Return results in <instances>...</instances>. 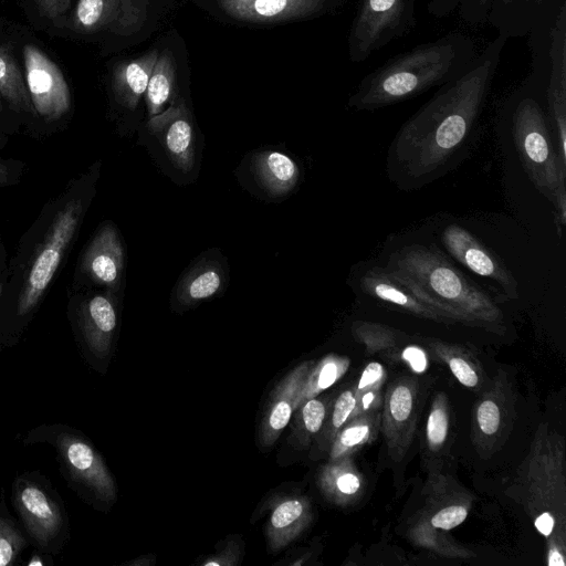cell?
I'll return each mask as SVG.
<instances>
[{"label":"cell","instance_id":"obj_1","mask_svg":"<svg viewBox=\"0 0 566 566\" xmlns=\"http://www.w3.org/2000/svg\"><path fill=\"white\" fill-rule=\"evenodd\" d=\"M506 41L497 34L400 127L389 153L400 181L409 187L426 184L464 144L486 102Z\"/></svg>","mask_w":566,"mask_h":566},{"label":"cell","instance_id":"obj_2","mask_svg":"<svg viewBox=\"0 0 566 566\" xmlns=\"http://www.w3.org/2000/svg\"><path fill=\"white\" fill-rule=\"evenodd\" d=\"M476 54L471 36L459 31L420 43L367 73L348 106L375 111L413 98L462 74Z\"/></svg>","mask_w":566,"mask_h":566},{"label":"cell","instance_id":"obj_3","mask_svg":"<svg viewBox=\"0 0 566 566\" xmlns=\"http://www.w3.org/2000/svg\"><path fill=\"white\" fill-rule=\"evenodd\" d=\"M385 269L452 323L503 328L504 316L497 305L434 248L405 245L389 256Z\"/></svg>","mask_w":566,"mask_h":566},{"label":"cell","instance_id":"obj_4","mask_svg":"<svg viewBox=\"0 0 566 566\" xmlns=\"http://www.w3.org/2000/svg\"><path fill=\"white\" fill-rule=\"evenodd\" d=\"M531 71L523 84L542 101L566 167V0H552L527 33Z\"/></svg>","mask_w":566,"mask_h":566},{"label":"cell","instance_id":"obj_5","mask_svg":"<svg viewBox=\"0 0 566 566\" xmlns=\"http://www.w3.org/2000/svg\"><path fill=\"white\" fill-rule=\"evenodd\" d=\"M507 112L515 149L530 180L566 222V168L560 164L546 111L525 84L511 96Z\"/></svg>","mask_w":566,"mask_h":566},{"label":"cell","instance_id":"obj_6","mask_svg":"<svg viewBox=\"0 0 566 566\" xmlns=\"http://www.w3.org/2000/svg\"><path fill=\"white\" fill-rule=\"evenodd\" d=\"M40 443L53 449L67 488L84 502L95 509L107 507L115 502V480L83 432L66 423H40L27 431L22 444Z\"/></svg>","mask_w":566,"mask_h":566},{"label":"cell","instance_id":"obj_7","mask_svg":"<svg viewBox=\"0 0 566 566\" xmlns=\"http://www.w3.org/2000/svg\"><path fill=\"white\" fill-rule=\"evenodd\" d=\"M138 145L174 184L186 186L197 180L205 142L190 108L180 97L160 114L147 118Z\"/></svg>","mask_w":566,"mask_h":566},{"label":"cell","instance_id":"obj_8","mask_svg":"<svg viewBox=\"0 0 566 566\" xmlns=\"http://www.w3.org/2000/svg\"><path fill=\"white\" fill-rule=\"evenodd\" d=\"M11 503L36 552L60 554L71 538L70 520L62 497L40 471L17 474L11 484Z\"/></svg>","mask_w":566,"mask_h":566},{"label":"cell","instance_id":"obj_9","mask_svg":"<svg viewBox=\"0 0 566 566\" xmlns=\"http://www.w3.org/2000/svg\"><path fill=\"white\" fill-rule=\"evenodd\" d=\"M416 23V0H358L348 33L350 60L365 62Z\"/></svg>","mask_w":566,"mask_h":566},{"label":"cell","instance_id":"obj_10","mask_svg":"<svg viewBox=\"0 0 566 566\" xmlns=\"http://www.w3.org/2000/svg\"><path fill=\"white\" fill-rule=\"evenodd\" d=\"M83 212L80 199L69 201L56 214L49 234L33 260L18 301V315L29 314L55 274Z\"/></svg>","mask_w":566,"mask_h":566},{"label":"cell","instance_id":"obj_11","mask_svg":"<svg viewBox=\"0 0 566 566\" xmlns=\"http://www.w3.org/2000/svg\"><path fill=\"white\" fill-rule=\"evenodd\" d=\"M24 81L38 115L55 120L67 113L71 93L60 67L41 49L25 44L22 50Z\"/></svg>","mask_w":566,"mask_h":566},{"label":"cell","instance_id":"obj_12","mask_svg":"<svg viewBox=\"0 0 566 566\" xmlns=\"http://www.w3.org/2000/svg\"><path fill=\"white\" fill-rule=\"evenodd\" d=\"M118 324L115 293L107 291L85 300L76 313L77 344L84 359L101 368L111 355Z\"/></svg>","mask_w":566,"mask_h":566},{"label":"cell","instance_id":"obj_13","mask_svg":"<svg viewBox=\"0 0 566 566\" xmlns=\"http://www.w3.org/2000/svg\"><path fill=\"white\" fill-rule=\"evenodd\" d=\"M420 385L412 377L395 379L384 394L381 427L388 452L400 460L408 451L416 430Z\"/></svg>","mask_w":566,"mask_h":566},{"label":"cell","instance_id":"obj_14","mask_svg":"<svg viewBox=\"0 0 566 566\" xmlns=\"http://www.w3.org/2000/svg\"><path fill=\"white\" fill-rule=\"evenodd\" d=\"M151 0H77L72 27L76 32L129 36L147 20Z\"/></svg>","mask_w":566,"mask_h":566},{"label":"cell","instance_id":"obj_15","mask_svg":"<svg viewBox=\"0 0 566 566\" xmlns=\"http://www.w3.org/2000/svg\"><path fill=\"white\" fill-rule=\"evenodd\" d=\"M229 284V264L219 249L198 255L180 274L170 294L174 310L186 311L220 296Z\"/></svg>","mask_w":566,"mask_h":566},{"label":"cell","instance_id":"obj_16","mask_svg":"<svg viewBox=\"0 0 566 566\" xmlns=\"http://www.w3.org/2000/svg\"><path fill=\"white\" fill-rule=\"evenodd\" d=\"M513 390L505 375L499 374L479 397L472 420V440L484 455L504 440L513 422Z\"/></svg>","mask_w":566,"mask_h":566},{"label":"cell","instance_id":"obj_17","mask_svg":"<svg viewBox=\"0 0 566 566\" xmlns=\"http://www.w3.org/2000/svg\"><path fill=\"white\" fill-rule=\"evenodd\" d=\"M244 164V186L262 199H284L301 180L296 159L277 148L258 149L247 157Z\"/></svg>","mask_w":566,"mask_h":566},{"label":"cell","instance_id":"obj_18","mask_svg":"<svg viewBox=\"0 0 566 566\" xmlns=\"http://www.w3.org/2000/svg\"><path fill=\"white\" fill-rule=\"evenodd\" d=\"M447 251L475 274L495 282L510 298L518 297L517 282L505 264L471 232L458 224L448 226L441 235Z\"/></svg>","mask_w":566,"mask_h":566},{"label":"cell","instance_id":"obj_19","mask_svg":"<svg viewBox=\"0 0 566 566\" xmlns=\"http://www.w3.org/2000/svg\"><path fill=\"white\" fill-rule=\"evenodd\" d=\"M83 266L95 283L114 293L119 291L125 271V249L120 233L112 222L104 223L92 239Z\"/></svg>","mask_w":566,"mask_h":566},{"label":"cell","instance_id":"obj_20","mask_svg":"<svg viewBox=\"0 0 566 566\" xmlns=\"http://www.w3.org/2000/svg\"><path fill=\"white\" fill-rule=\"evenodd\" d=\"M313 361H305L290 371L274 388L262 421L260 441L263 446H272L289 424L295 409L297 398Z\"/></svg>","mask_w":566,"mask_h":566},{"label":"cell","instance_id":"obj_21","mask_svg":"<svg viewBox=\"0 0 566 566\" xmlns=\"http://www.w3.org/2000/svg\"><path fill=\"white\" fill-rule=\"evenodd\" d=\"M364 293L415 316L453 324L448 317L432 308L406 286L398 282L385 268H371L360 277Z\"/></svg>","mask_w":566,"mask_h":566},{"label":"cell","instance_id":"obj_22","mask_svg":"<svg viewBox=\"0 0 566 566\" xmlns=\"http://www.w3.org/2000/svg\"><path fill=\"white\" fill-rule=\"evenodd\" d=\"M329 0H234L221 3L233 18L248 22H276L312 15Z\"/></svg>","mask_w":566,"mask_h":566},{"label":"cell","instance_id":"obj_23","mask_svg":"<svg viewBox=\"0 0 566 566\" xmlns=\"http://www.w3.org/2000/svg\"><path fill=\"white\" fill-rule=\"evenodd\" d=\"M158 54L159 51L153 49L136 59L122 61L115 65L112 73V91L123 109L137 111Z\"/></svg>","mask_w":566,"mask_h":566},{"label":"cell","instance_id":"obj_24","mask_svg":"<svg viewBox=\"0 0 566 566\" xmlns=\"http://www.w3.org/2000/svg\"><path fill=\"white\" fill-rule=\"evenodd\" d=\"M552 0H491L488 21L497 34L526 36L533 23Z\"/></svg>","mask_w":566,"mask_h":566},{"label":"cell","instance_id":"obj_25","mask_svg":"<svg viewBox=\"0 0 566 566\" xmlns=\"http://www.w3.org/2000/svg\"><path fill=\"white\" fill-rule=\"evenodd\" d=\"M312 518L311 504L305 496L281 501L273 510L268 526L269 547L280 551L295 539Z\"/></svg>","mask_w":566,"mask_h":566},{"label":"cell","instance_id":"obj_26","mask_svg":"<svg viewBox=\"0 0 566 566\" xmlns=\"http://www.w3.org/2000/svg\"><path fill=\"white\" fill-rule=\"evenodd\" d=\"M322 493L338 505L354 502L363 493V480L348 458L329 460L318 474Z\"/></svg>","mask_w":566,"mask_h":566},{"label":"cell","instance_id":"obj_27","mask_svg":"<svg viewBox=\"0 0 566 566\" xmlns=\"http://www.w3.org/2000/svg\"><path fill=\"white\" fill-rule=\"evenodd\" d=\"M381 427L379 410L349 418L337 431L329 444V460L350 458L356 451L371 442Z\"/></svg>","mask_w":566,"mask_h":566},{"label":"cell","instance_id":"obj_28","mask_svg":"<svg viewBox=\"0 0 566 566\" xmlns=\"http://www.w3.org/2000/svg\"><path fill=\"white\" fill-rule=\"evenodd\" d=\"M175 88L176 61L172 53L166 49L158 54L144 95L147 118L160 114L179 98L175 95Z\"/></svg>","mask_w":566,"mask_h":566},{"label":"cell","instance_id":"obj_29","mask_svg":"<svg viewBox=\"0 0 566 566\" xmlns=\"http://www.w3.org/2000/svg\"><path fill=\"white\" fill-rule=\"evenodd\" d=\"M427 342L436 356L448 365L460 384L471 390L483 389L482 367L468 348L432 338L427 339Z\"/></svg>","mask_w":566,"mask_h":566},{"label":"cell","instance_id":"obj_30","mask_svg":"<svg viewBox=\"0 0 566 566\" xmlns=\"http://www.w3.org/2000/svg\"><path fill=\"white\" fill-rule=\"evenodd\" d=\"M0 95L17 111L35 113L12 54L0 43Z\"/></svg>","mask_w":566,"mask_h":566},{"label":"cell","instance_id":"obj_31","mask_svg":"<svg viewBox=\"0 0 566 566\" xmlns=\"http://www.w3.org/2000/svg\"><path fill=\"white\" fill-rule=\"evenodd\" d=\"M348 365L347 358L334 354L313 365L297 398L296 408L334 385L346 373Z\"/></svg>","mask_w":566,"mask_h":566},{"label":"cell","instance_id":"obj_32","mask_svg":"<svg viewBox=\"0 0 566 566\" xmlns=\"http://www.w3.org/2000/svg\"><path fill=\"white\" fill-rule=\"evenodd\" d=\"M329 401L327 397L321 399L316 396L295 409L293 434L300 446L307 447L321 433L329 412Z\"/></svg>","mask_w":566,"mask_h":566},{"label":"cell","instance_id":"obj_33","mask_svg":"<svg viewBox=\"0 0 566 566\" xmlns=\"http://www.w3.org/2000/svg\"><path fill=\"white\" fill-rule=\"evenodd\" d=\"M30 542L20 524L0 503V566L14 565Z\"/></svg>","mask_w":566,"mask_h":566},{"label":"cell","instance_id":"obj_34","mask_svg":"<svg viewBox=\"0 0 566 566\" xmlns=\"http://www.w3.org/2000/svg\"><path fill=\"white\" fill-rule=\"evenodd\" d=\"M451 428V407L444 394L439 392L431 403L427 424L426 443L431 453L440 452L446 446Z\"/></svg>","mask_w":566,"mask_h":566},{"label":"cell","instance_id":"obj_35","mask_svg":"<svg viewBox=\"0 0 566 566\" xmlns=\"http://www.w3.org/2000/svg\"><path fill=\"white\" fill-rule=\"evenodd\" d=\"M491 0H429L427 10L434 18H446L457 12L460 18L471 24L488 21Z\"/></svg>","mask_w":566,"mask_h":566},{"label":"cell","instance_id":"obj_36","mask_svg":"<svg viewBox=\"0 0 566 566\" xmlns=\"http://www.w3.org/2000/svg\"><path fill=\"white\" fill-rule=\"evenodd\" d=\"M355 406L356 397L354 388L343 390L337 396L321 431L319 446L322 448L329 447L337 431L350 418Z\"/></svg>","mask_w":566,"mask_h":566},{"label":"cell","instance_id":"obj_37","mask_svg":"<svg viewBox=\"0 0 566 566\" xmlns=\"http://www.w3.org/2000/svg\"><path fill=\"white\" fill-rule=\"evenodd\" d=\"M353 333L370 350L394 346L400 334L399 331L390 327L367 322L355 323L353 325Z\"/></svg>","mask_w":566,"mask_h":566},{"label":"cell","instance_id":"obj_38","mask_svg":"<svg viewBox=\"0 0 566 566\" xmlns=\"http://www.w3.org/2000/svg\"><path fill=\"white\" fill-rule=\"evenodd\" d=\"M469 513L468 506L453 504L437 511L430 518V524L434 528L450 531L464 522Z\"/></svg>","mask_w":566,"mask_h":566},{"label":"cell","instance_id":"obj_39","mask_svg":"<svg viewBox=\"0 0 566 566\" xmlns=\"http://www.w3.org/2000/svg\"><path fill=\"white\" fill-rule=\"evenodd\" d=\"M355 397L356 406L350 418L379 410L384 400L382 384H378L359 394H355Z\"/></svg>","mask_w":566,"mask_h":566},{"label":"cell","instance_id":"obj_40","mask_svg":"<svg viewBox=\"0 0 566 566\" xmlns=\"http://www.w3.org/2000/svg\"><path fill=\"white\" fill-rule=\"evenodd\" d=\"M385 369L381 364L377 361L369 363L363 370L357 385L354 387L355 394H359L378 384H384Z\"/></svg>","mask_w":566,"mask_h":566},{"label":"cell","instance_id":"obj_41","mask_svg":"<svg viewBox=\"0 0 566 566\" xmlns=\"http://www.w3.org/2000/svg\"><path fill=\"white\" fill-rule=\"evenodd\" d=\"M402 359L408 363L415 373H423L428 366L426 353L418 346H407L401 353Z\"/></svg>","mask_w":566,"mask_h":566},{"label":"cell","instance_id":"obj_42","mask_svg":"<svg viewBox=\"0 0 566 566\" xmlns=\"http://www.w3.org/2000/svg\"><path fill=\"white\" fill-rule=\"evenodd\" d=\"M42 14L49 19L60 18L69 8L71 0H35Z\"/></svg>","mask_w":566,"mask_h":566},{"label":"cell","instance_id":"obj_43","mask_svg":"<svg viewBox=\"0 0 566 566\" xmlns=\"http://www.w3.org/2000/svg\"><path fill=\"white\" fill-rule=\"evenodd\" d=\"M534 524L542 535L549 537L554 531L555 520L551 512L543 511L535 517Z\"/></svg>","mask_w":566,"mask_h":566},{"label":"cell","instance_id":"obj_44","mask_svg":"<svg viewBox=\"0 0 566 566\" xmlns=\"http://www.w3.org/2000/svg\"><path fill=\"white\" fill-rule=\"evenodd\" d=\"M564 548L559 547L557 543H553L548 547L547 552V565L548 566H565Z\"/></svg>","mask_w":566,"mask_h":566},{"label":"cell","instance_id":"obj_45","mask_svg":"<svg viewBox=\"0 0 566 566\" xmlns=\"http://www.w3.org/2000/svg\"><path fill=\"white\" fill-rule=\"evenodd\" d=\"M9 171L8 168L0 161V184L8 181Z\"/></svg>","mask_w":566,"mask_h":566},{"label":"cell","instance_id":"obj_46","mask_svg":"<svg viewBox=\"0 0 566 566\" xmlns=\"http://www.w3.org/2000/svg\"><path fill=\"white\" fill-rule=\"evenodd\" d=\"M228 1H234V0H220V3L228 2Z\"/></svg>","mask_w":566,"mask_h":566},{"label":"cell","instance_id":"obj_47","mask_svg":"<svg viewBox=\"0 0 566 566\" xmlns=\"http://www.w3.org/2000/svg\"><path fill=\"white\" fill-rule=\"evenodd\" d=\"M0 295H1V282H0Z\"/></svg>","mask_w":566,"mask_h":566},{"label":"cell","instance_id":"obj_48","mask_svg":"<svg viewBox=\"0 0 566 566\" xmlns=\"http://www.w3.org/2000/svg\"><path fill=\"white\" fill-rule=\"evenodd\" d=\"M0 111H1V103H0Z\"/></svg>","mask_w":566,"mask_h":566}]
</instances>
